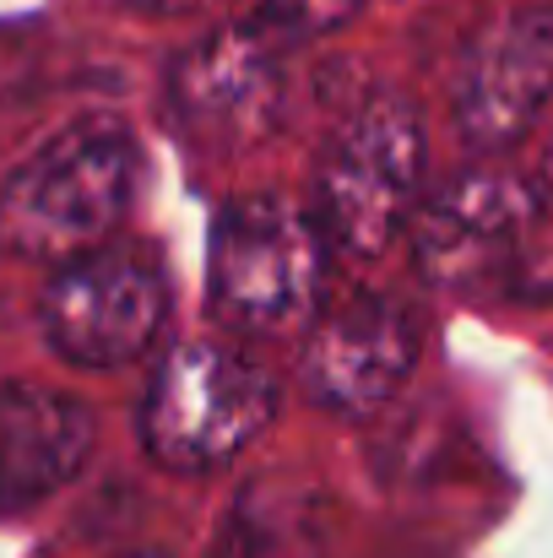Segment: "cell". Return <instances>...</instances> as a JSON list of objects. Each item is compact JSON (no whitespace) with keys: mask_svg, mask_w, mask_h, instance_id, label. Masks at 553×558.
I'll use <instances>...</instances> for the list:
<instances>
[{"mask_svg":"<svg viewBox=\"0 0 553 558\" xmlns=\"http://www.w3.org/2000/svg\"><path fill=\"white\" fill-rule=\"evenodd\" d=\"M44 337L76 369L142 359L169 315V277L147 244H93L65 255L44 288Z\"/></svg>","mask_w":553,"mask_h":558,"instance_id":"6","label":"cell"},{"mask_svg":"<svg viewBox=\"0 0 553 558\" xmlns=\"http://www.w3.org/2000/svg\"><path fill=\"white\" fill-rule=\"evenodd\" d=\"M142 174L136 136L115 120H87L38 147L0 190V250L22 260H65L104 244Z\"/></svg>","mask_w":553,"mask_h":558,"instance_id":"1","label":"cell"},{"mask_svg":"<svg viewBox=\"0 0 553 558\" xmlns=\"http://www.w3.org/2000/svg\"><path fill=\"white\" fill-rule=\"evenodd\" d=\"M277 417V379L244 348L195 337L158 359L142 396V445L169 472H217Z\"/></svg>","mask_w":553,"mask_h":558,"instance_id":"3","label":"cell"},{"mask_svg":"<svg viewBox=\"0 0 553 558\" xmlns=\"http://www.w3.org/2000/svg\"><path fill=\"white\" fill-rule=\"evenodd\" d=\"M423 201V125L407 98L364 104L326 147L315 174V217L332 250L380 255Z\"/></svg>","mask_w":553,"mask_h":558,"instance_id":"4","label":"cell"},{"mask_svg":"<svg viewBox=\"0 0 553 558\" xmlns=\"http://www.w3.org/2000/svg\"><path fill=\"white\" fill-rule=\"evenodd\" d=\"M418 348L423 331L412 304H401L396 293H353L310 320L299 385L337 417H369L407 385Z\"/></svg>","mask_w":553,"mask_h":558,"instance_id":"7","label":"cell"},{"mask_svg":"<svg viewBox=\"0 0 553 558\" xmlns=\"http://www.w3.org/2000/svg\"><path fill=\"white\" fill-rule=\"evenodd\" d=\"M98 417L49 385H0V510L60 494L93 456Z\"/></svg>","mask_w":553,"mask_h":558,"instance_id":"10","label":"cell"},{"mask_svg":"<svg viewBox=\"0 0 553 558\" xmlns=\"http://www.w3.org/2000/svg\"><path fill=\"white\" fill-rule=\"evenodd\" d=\"M125 5H136V11H201L212 0H125Z\"/></svg>","mask_w":553,"mask_h":558,"instance_id":"12","label":"cell"},{"mask_svg":"<svg viewBox=\"0 0 553 558\" xmlns=\"http://www.w3.org/2000/svg\"><path fill=\"white\" fill-rule=\"evenodd\" d=\"M282 49L266 27H223L169 71V98L190 131L212 142H250L277 120Z\"/></svg>","mask_w":553,"mask_h":558,"instance_id":"9","label":"cell"},{"mask_svg":"<svg viewBox=\"0 0 553 558\" xmlns=\"http://www.w3.org/2000/svg\"><path fill=\"white\" fill-rule=\"evenodd\" d=\"M538 233H543V195L521 174L494 163L450 174L412 211L418 271L434 288L456 293L527 277V266L538 260Z\"/></svg>","mask_w":553,"mask_h":558,"instance_id":"5","label":"cell"},{"mask_svg":"<svg viewBox=\"0 0 553 558\" xmlns=\"http://www.w3.org/2000/svg\"><path fill=\"white\" fill-rule=\"evenodd\" d=\"M125 558H164V554H153V548H142V554H125Z\"/></svg>","mask_w":553,"mask_h":558,"instance_id":"13","label":"cell"},{"mask_svg":"<svg viewBox=\"0 0 553 558\" xmlns=\"http://www.w3.org/2000/svg\"><path fill=\"white\" fill-rule=\"evenodd\" d=\"M332 277V239L321 217L288 195L228 201L212 228V304L228 326L255 337L304 331L321 315Z\"/></svg>","mask_w":553,"mask_h":558,"instance_id":"2","label":"cell"},{"mask_svg":"<svg viewBox=\"0 0 553 558\" xmlns=\"http://www.w3.org/2000/svg\"><path fill=\"white\" fill-rule=\"evenodd\" d=\"M369 0H261L255 27H266L277 44H304V38H326L342 33Z\"/></svg>","mask_w":553,"mask_h":558,"instance_id":"11","label":"cell"},{"mask_svg":"<svg viewBox=\"0 0 553 558\" xmlns=\"http://www.w3.org/2000/svg\"><path fill=\"white\" fill-rule=\"evenodd\" d=\"M456 131L478 153L516 147L553 104V5L500 16L456 71Z\"/></svg>","mask_w":553,"mask_h":558,"instance_id":"8","label":"cell"}]
</instances>
